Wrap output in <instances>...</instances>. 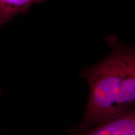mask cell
<instances>
[{
    "label": "cell",
    "mask_w": 135,
    "mask_h": 135,
    "mask_svg": "<svg viewBox=\"0 0 135 135\" xmlns=\"http://www.w3.org/2000/svg\"><path fill=\"white\" fill-rule=\"evenodd\" d=\"M1 91L0 90V97H1Z\"/></svg>",
    "instance_id": "277c9868"
},
{
    "label": "cell",
    "mask_w": 135,
    "mask_h": 135,
    "mask_svg": "<svg viewBox=\"0 0 135 135\" xmlns=\"http://www.w3.org/2000/svg\"><path fill=\"white\" fill-rule=\"evenodd\" d=\"M109 53L102 60L83 68L89 97L78 129L104 124L135 109V50L115 36H108Z\"/></svg>",
    "instance_id": "6da1fadb"
},
{
    "label": "cell",
    "mask_w": 135,
    "mask_h": 135,
    "mask_svg": "<svg viewBox=\"0 0 135 135\" xmlns=\"http://www.w3.org/2000/svg\"><path fill=\"white\" fill-rule=\"evenodd\" d=\"M45 0H0V26H4L20 14H26L34 4Z\"/></svg>",
    "instance_id": "3957f363"
},
{
    "label": "cell",
    "mask_w": 135,
    "mask_h": 135,
    "mask_svg": "<svg viewBox=\"0 0 135 135\" xmlns=\"http://www.w3.org/2000/svg\"><path fill=\"white\" fill-rule=\"evenodd\" d=\"M78 130V135H135V109L104 124Z\"/></svg>",
    "instance_id": "7a4b0ae2"
}]
</instances>
